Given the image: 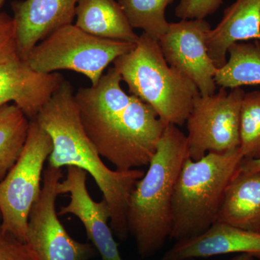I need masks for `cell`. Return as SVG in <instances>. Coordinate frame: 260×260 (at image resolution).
Segmentation results:
<instances>
[{"mask_svg": "<svg viewBox=\"0 0 260 260\" xmlns=\"http://www.w3.org/2000/svg\"><path fill=\"white\" fill-rule=\"evenodd\" d=\"M59 73H43L32 69L24 59L0 64V107L17 106L34 120L41 109L64 82Z\"/></svg>", "mask_w": 260, "mask_h": 260, "instance_id": "obj_12", "label": "cell"}, {"mask_svg": "<svg viewBox=\"0 0 260 260\" xmlns=\"http://www.w3.org/2000/svg\"><path fill=\"white\" fill-rule=\"evenodd\" d=\"M223 4V0H180L175 15L181 20H203L215 13Z\"/></svg>", "mask_w": 260, "mask_h": 260, "instance_id": "obj_24", "label": "cell"}, {"mask_svg": "<svg viewBox=\"0 0 260 260\" xmlns=\"http://www.w3.org/2000/svg\"><path fill=\"white\" fill-rule=\"evenodd\" d=\"M239 169L245 172H260V158L250 160L243 159Z\"/></svg>", "mask_w": 260, "mask_h": 260, "instance_id": "obj_25", "label": "cell"}, {"mask_svg": "<svg viewBox=\"0 0 260 260\" xmlns=\"http://www.w3.org/2000/svg\"><path fill=\"white\" fill-rule=\"evenodd\" d=\"M0 260H37L26 243L5 230L0 215Z\"/></svg>", "mask_w": 260, "mask_h": 260, "instance_id": "obj_23", "label": "cell"}, {"mask_svg": "<svg viewBox=\"0 0 260 260\" xmlns=\"http://www.w3.org/2000/svg\"><path fill=\"white\" fill-rule=\"evenodd\" d=\"M228 54L226 63L215 73L217 85L233 89L260 85V42L235 43Z\"/></svg>", "mask_w": 260, "mask_h": 260, "instance_id": "obj_18", "label": "cell"}, {"mask_svg": "<svg viewBox=\"0 0 260 260\" xmlns=\"http://www.w3.org/2000/svg\"><path fill=\"white\" fill-rule=\"evenodd\" d=\"M189 260H195V259H189Z\"/></svg>", "mask_w": 260, "mask_h": 260, "instance_id": "obj_28", "label": "cell"}, {"mask_svg": "<svg viewBox=\"0 0 260 260\" xmlns=\"http://www.w3.org/2000/svg\"><path fill=\"white\" fill-rule=\"evenodd\" d=\"M113 63L129 93L153 108L162 122L184 125L200 91L190 78L168 64L158 40L143 32L135 47Z\"/></svg>", "mask_w": 260, "mask_h": 260, "instance_id": "obj_5", "label": "cell"}, {"mask_svg": "<svg viewBox=\"0 0 260 260\" xmlns=\"http://www.w3.org/2000/svg\"><path fill=\"white\" fill-rule=\"evenodd\" d=\"M121 77L113 67L96 85L75 93L80 120L99 155L116 170L148 166L167 124L155 110L123 90Z\"/></svg>", "mask_w": 260, "mask_h": 260, "instance_id": "obj_1", "label": "cell"}, {"mask_svg": "<svg viewBox=\"0 0 260 260\" xmlns=\"http://www.w3.org/2000/svg\"><path fill=\"white\" fill-rule=\"evenodd\" d=\"M174 0H118L133 29L159 41L167 32L169 24L165 11Z\"/></svg>", "mask_w": 260, "mask_h": 260, "instance_id": "obj_20", "label": "cell"}, {"mask_svg": "<svg viewBox=\"0 0 260 260\" xmlns=\"http://www.w3.org/2000/svg\"><path fill=\"white\" fill-rule=\"evenodd\" d=\"M88 173L75 167H67V176L59 182V194H70L69 204L62 206L58 215H75L83 223L89 240L102 260H124L118 249L110 227L111 213L107 202L95 201L87 187Z\"/></svg>", "mask_w": 260, "mask_h": 260, "instance_id": "obj_11", "label": "cell"}, {"mask_svg": "<svg viewBox=\"0 0 260 260\" xmlns=\"http://www.w3.org/2000/svg\"><path fill=\"white\" fill-rule=\"evenodd\" d=\"M78 0H23L13 2V19L20 59L51 32L73 24Z\"/></svg>", "mask_w": 260, "mask_h": 260, "instance_id": "obj_13", "label": "cell"}, {"mask_svg": "<svg viewBox=\"0 0 260 260\" xmlns=\"http://www.w3.org/2000/svg\"><path fill=\"white\" fill-rule=\"evenodd\" d=\"M211 29L203 20H181L170 23L159 44L168 64L192 80L203 96L216 90L215 75L218 68L208 54L207 36Z\"/></svg>", "mask_w": 260, "mask_h": 260, "instance_id": "obj_10", "label": "cell"}, {"mask_svg": "<svg viewBox=\"0 0 260 260\" xmlns=\"http://www.w3.org/2000/svg\"><path fill=\"white\" fill-rule=\"evenodd\" d=\"M35 119L52 140L49 167H75L90 174L109 206L113 234L126 240L129 234L126 211L130 194L144 171L112 170L104 164L83 129L73 87L68 80H64Z\"/></svg>", "mask_w": 260, "mask_h": 260, "instance_id": "obj_2", "label": "cell"}, {"mask_svg": "<svg viewBox=\"0 0 260 260\" xmlns=\"http://www.w3.org/2000/svg\"><path fill=\"white\" fill-rule=\"evenodd\" d=\"M5 0H0V12H1L2 8H3V5H4Z\"/></svg>", "mask_w": 260, "mask_h": 260, "instance_id": "obj_27", "label": "cell"}, {"mask_svg": "<svg viewBox=\"0 0 260 260\" xmlns=\"http://www.w3.org/2000/svg\"><path fill=\"white\" fill-rule=\"evenodd\" d=\"M75 25L94 37L136 44L140 36L115 0H78Z\"/></svg>", "mask_w": 260, "mask_h": 260, "instance_id": "obj_17", "label": "cell"}, {"mask_svg": "<svg viewBox=\"0 0 260 260\" xmlns=\"http://www.w3.org/2000/svg\"><path fill=\"white\" fill-rule=\"evenodd\" d=\"M240 149L245 160L260 158V90L245 93L240 116Z\"/></svg>", "mask_w": 260, "mask_h": 260, "instance_id": "obj_21", "label": "cell"}, {"mask_svg": "<svg viewBox=\"0 0 260 260\" xmlns=\"http://www.w3.org/2000/svg\"><path fill=\"white\" fill-rule=\"evenodd\" d=\"M243 159L239 148L210 152L198 160L186 159L174 187L169 239L198 237L216 222L228 186Z\"/></svg>", "mask_w": 260, "mask_h": 260, "instance_id": "obj_4", "label": "cell"}, {"mask_svg": "<svg viewBox=\"0 0 260 260\" xmlns=\"http://www.w3.org/2000/svg\"><path fill=\"white\" fill-rule=\"evenodd\" d=\"M30 120L15 104L0 107V181L14 167L23 151Z\"/></svg>", "mask_w": 260, "mask_h": 260, "instance_id": "obj_19", "label": "cell"}, {"mask_svg": "<svg viewBox=\"0 0 260 260\" xmlns=\"http://www.w3.org/2000/svg\"><path fill=\"white\" fill-rule=\"evenodd\" d=\"M135 44L102 39L84 31L75 24L64 25L39 43L25 59L43 73L72 70L96 85L111 63L131 51Z\"/></svg>", "mask_w": 260, "mask_h": 260, "instance_id": "obj_6", "label": "cell"}, {"mask_svg": "<svg viewBox=\"0 0 260 260\" xmlns=\"http://www.w3.org/2000/svg\"><path fill=\"white\" fill-rule=\"evenodd\" d=\"M18 58L14 19L0 12V64Z\"/></svg>", "mask_w": 260, "mask_h": 260, "instance_id": "obj_22", "label": "cell"}, {"mask_svg": "<svg viewBox=\"0 0 260 260\" xmlns=\"http://www.w3.org/2000/svg\"><path fill=\"white\" fill-rule=\"evenodd\" d=\"M246 254L260 260V234L215 222L198 237L177 241L161 260H189Z\"/></svg>", "mask_w": 260, "mask_h": 260, "instance_id": "obj_14", "label": "cell"}, {"mask_svg": "<svg viewBox=\"0 0 260 260\" xmlns=\"http://www.w3.org/2000/svg\"><path fill=\"white\" fill-rule=\"evenodd\" d=\"M260 42V0H236L207 36L208 54L216 68L226 63L228 49L235 43Z\"/></svg>", "mask_w": 260, "mask_h": 260, "instance_id": "obj_15", "label": "cell"}, {"mask_svg": "<svg viewBox=\"0 0 260 260\" xmlns=\"http://www.w3.org/2000/svg\"><path fill=\"white\" fill-rule=\"evenodd\" d=\"M53 143L36 119L30 121L23 151L14 167L0 181V215L5 230L26 242L29 215L39 199L46 160Z\"/></svg>", "mask_w": 260, "mask_h": 260, "instance_id": "obj_7", "label": "cell"}, {"mask_svg": "<svg viewBox=\"0 0 260 260\" xmlns=\"http://www.w3.org/2000/svg\"><path fill=\"white\" fill-rule=\"evenodd\" d=\"M62 177L61 169L48 166L44 171L42 191L29 215L25 243L37 260H90L97 252L93 244L75 240L58 218L56 200Z\"/></svg>", "mask_w": 260, "mask_h": 260, "instance_id": "obj_9", "label": "cell"}, {"mask_svg": "<svg viewBox=\"0 0 260 260\" xmlns=\"http://www.w3.org/2000/svg\"><path fill=\"white\" fill-rule=\"evenodd\" d=\"M188 158L186 135L177 126L169 124L148 170L135 184L128 203V229L143 258L156 254L170 237L174 187Z\"/></svg>", "mask_w": 260, "mask_h": 260, "instance_id": "obj_3", "label": "cell"}, {"mask_svg": "<svg viewBox=\"0 0 260 260\" xmlns=\"http://www.w3.org/2000/svg\"><path fill=\"white\" fill-rule=\"evenodd\" d=\"M220 88L218 93L196 98L187 119L188 155L198 160L210 152L224 153L240 147L242 88Z\"/></svg>", "mask_w": 260, "mask_h": 260, "instance_id": "obj_8", "label": "cell"}, {"mask_svg": "<svg viewBox=\"0 0 260 260\" xmlns=\"http://www.w3.org/2000/svg\"><path fill=\"white\" fill-rule=\"evenodd\" d=\"M253 256L246 254H239V255L234 256L231 260H254Z\"/></svg>", "mask_w": 260, "mask_h": 260, "instance_id": "obj_26", "label": "cell"}, {"mask_svg": "<svg viewBox=\"0 0 260 260\" xmlns=\"http://www.w3.org/2000/svg\"><path fill=\"white\" fill-rule=\"evenodd\" d=\"M216 222L260 234V172L239 169L228 186Z\"/></svg>", "mask_w": 260, "mask_h": 260, "instance_id": "obj_16", "label": "cell"}]
</instances>
